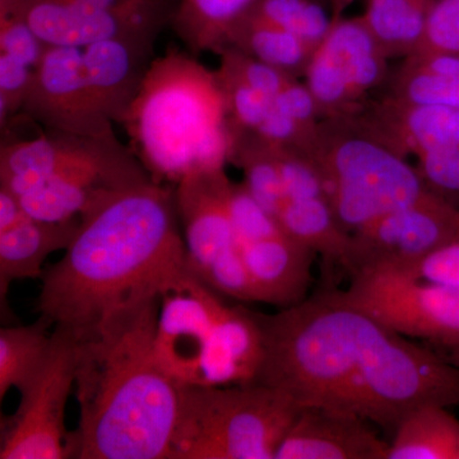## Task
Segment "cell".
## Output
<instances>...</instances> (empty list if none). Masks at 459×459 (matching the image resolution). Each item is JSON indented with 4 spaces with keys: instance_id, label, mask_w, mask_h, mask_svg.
Segmentation results:
<instances>
[{
    "instance_id": "cell-25",
    "label": "cell",
    "mask_w": 459,
    "mask_h": 459,
    "mask_svg": "<svg viewBox=\"0 0 459 459\" xmlns=\"http://www.w3.org/2000/svg\"><path fill=\"white\" fill-rule=\"evenodd\" d=\"M226 47L234 48L295 78H304L316 48L270 23L247 16L230 33Z\"/></svg>"
},
{
    "instance_id": "cell-4",
    "label": "cell",
    "mask_w": 459,
    "mask_h": 459,
    "mask_svg": "<svg viewBox=\"0 0 459 459\" xmlns=\"http://www.w3.org/2000/svg\"><path fill=\"white\" fill-rule=\"evenodd\" d=\"M120 126L159 183L177 186L229 164L232 133L221 84L195 54L169 49L156 56Z\"/></svg>"
},
{
    "instance_id": "cell-23",
    "label": "cell",
    "mask_w": 459,
    "mask_h": 459,
    "mask_svg": "<svg viewBox=\"0 0 459 459\" xmlns=\"http://www.w3.org/2000/svg\"><path fill=\"white\" fill-rule=\"evenodd\" d=\"M449 407L411 411L394 428L386 459H459V419Z\"/></svg>"
},
{
    "instance_id": "cell-9",
    "label": "cell",
    "mask_w": 459,
    "mask_h": 459,
    "mask_svg": "<svg viewBox=\"0 0 459 459\" xmlns=\"http://www.w3.org/2000/svg\"><path fill=\"white\" fill-rule=\"evenodd\" d=\"M74 377L75 337L56 327L47 358L18 391L21 401L16 412L2 419L0 458H71L65 410Z\"/></svg>"
},
{
    "instance_id": "cell-6",
    "label": "cell",
    "mask_w": 459,
    "mask_h": 459,
    "mask_svg": "<svg viewBox=\"0 0 459 459\" xmlns=\"http://www.w3.org/2000/svg\"><path fill=\"white\" fill-rule=\"evenodd\" d=\"M300 409L259 383L180 386L171 459H276Z\"/></svg>"
},
{
    "instance_id": "cell-14",
    "label": "cell",
    "mask_w": 459,
    "mask_h": 459,
    "mask_svg": "<svg viewBox=\"0 0 459 459\" xmlns=\"http://www.w3.org/2000/svg\"><path fill=\"white\" fill-rule=\"evenodd\" d=\"M12 12L22 16L49 47L78 49L128 33L161 30L169 16L162 0H135L117 8L16 0Z\"/></svg>"
},
{
    "instance_id": "cell-26",
    "label": "cell",
    "mask_w": 459,
    "mask_h": 459,
    "mask_svg": "<svg viewBox=\"0 0 459 459\" xmlns=\"http://www.w3.org/2000/svg\"><path fill=\"white\" fill-rule=\"evenodd\" d=\"M54 325L40 316L33 325L0 329V398L18 391L39 370L51 346Z\"/></svg>"
},
{
    "instance_id": "cell-28",
    "label": "cell",
    "mask_w": 459,
    "mask_h": 459,
    "mask_svg": "<svg viewBox=\"0 0 459 459\" xmlns=\"http://www.w3.org/2000/svg\"><path fill=\"white\" fill-rule=\"evenodd\" d=\"M429 189L459 210V126L442 146L416 157Z\"/></svg>"
},
{
    "instance_id": "cell-10",
    "label": "cell",
    "mask_w": 459,
    "mask_h": 459,
    "mask_svg": "<svg viewBox=\"0 0 459 459\" xmlns=\"http://www.w3.org/2000/svg\"><path fill=\"white\" fill-rule=\"evenodd\" d=\"M391 62L361 16L336 18L304 74L320 117L360 110L385 86Z\"/></svg>"
},
{
    "instance_id": "cell-5",
    "label": "cell",
    "mask_w": 459,
    "mask_h": 459,
    "mask_svg": "<svg viewBox=\"0 0 459 459\" xmlns=\"http://www.w3.org/2000/svg\"><path fill=\"white\" fill-rule=\"evenodd\" d=\"M310 155L322 172L332 208L350 234L435 195L416 166L356 114L320 120Z\"/></svg>"
},
{
    "instance_id": "cell-32",
    "label": "cell",
    "mask_w": 459,
    "mask_h": 459,
    "mask_svg": "<svg viewBox=\"0 0 459 459\" xmlns=\"http://www.w3.org/2000/svg\"><path fill=\"white\" fill-rule=\"evenodd\" d=\"M410 276L459 287V240L420 263Z\"/></svg>"
},
{
    "instance_id": "cell-2",
    "label": "cell",
    "mask_w": 459,
    "mask_h": 459,
    "mask_svg": "<svg viewBox=\"0 0 459 459\" xmlns=\"http://www.w3.org/2000/svg\"><path fill=\"white\" fill-rule=\"evenodd\" d=\"M65 255L45 268L39 312L74 337L188 268L174 186L151 179L83 214Z\"/></svg>"
},
{
    "instance_id": "cell-16",
    "label": "cell",
    "mask_w": 459,
    "mask_h": 459,
    "mask_svg": "<svg viewBox=\"0 0 459 459\" xmlns=\"http://www.w3.org/2000/svg\"><path fill=\"white\" fill-rule=\"evenodd\" d=\"M388 446L360 416L304 406L281 442L276 459H386Z\"/></svg>"
},
{
    "instance_id": "cell-24",
    "label": "cell",
    "mask_w": 459,
    "mask_h": 459,
    "mask_svg": "<svg viewBox=\"0 0 459 459\" xmlns=\"http://www.w3.org/2000/svg\"><path fill=\"white\" fill-rule=\"evenodd\" d=\"M365 25L385 56L401 60L419 49L435 0H365Z\"/></svg>"
},
{
    "instance_id": "cell-21",
    "label": "cell",
    "mask_w": 459,
    "mask_h": 459,
    "mask_svg": "<svg viewBox=\"0 0 459 459\" xmlns=\"http://www.w3.org/2000/svg\"><path fill=\"white\" fill-rule=\"evenodd\" d=\"M281 228L325 262L344 268L351 234L337 219L327 197L291 199L277 216Z\"/></svg>"
},
{
    "instance_id": "cell-11",
    "label": "cell",
    "mask_w": 459,
    "mask_h": 459,
    "mask_svg": "<svg viewBox=\"0 0 459 459\" xmlns=\"http://www.w3.org/2000/svg\"><path fill=\"white\" fill-rule=\"evenodd\" d=\"M459 240V210L439 195L383 216L351 234L343 270L410 274L442 247Z\"/></svg>"
},
{
    "instance_id": "cell-31",
    "label": "cell",
    "mask_w": 459,
    "mask_h": 459,
    "mask_svg": "<svg viewBox=\"0 0 459 459\" xmlns=\"http://www.w3.org/2000/svg\"><path fill=\"white\" fill-rule=\"evenodd\" d=\"M418 50L459 56V0H435L427 31Z\"/></svg>"
},
{
    "instance_id": "cell-8",
    "label": "cell",
    "mask_w": 459,
    "mask_h": 459,
    "mask_svg": "<svg viewBox=\"0 0 459 459\" xmlns=\"http://www.w3.org/2000/svg\"><path fill=\"white\" fill-rule=\"evenodd\" d=\"M402 336L440 349L459 347V287L391 271L351 277L343 291H333Z\"/></svg>"
},
{
    "instance_id": "cell-19",
    "label": "cell",
    "mask_w": 459,
    "mask_h": 459,
    "mask_svg": "<svg viewBox=\"0 0 459 459\" xmlns=\"http://www.w3.org/2000/svg\"><path fill=\"white\" fill-rule=\"evenodd\" d=\"M377 96L418 107L459 110V56L443 51H413L391 69Z\"/></svg>"
},
{
    "instance_id": "cell-35",
    "label": "cell",
    "mask_w": 459,
    "mask_h": 459,
    "mask_svg": "<svg viewBox=\"0 0 459 459\" xmlns=\"http://www.w3.org/2000/svg\"><path fill=\"white\" fill-rule=\"evenodd\" d=\"M444 356L448 359L449 361H452L453 364L458 365L459 367V347H453V349H446L443 350Z\"/></svg>"
},
{
    "instance_id": "cell-34",
    "label": "cell",
    "mask_w": 459,
    "mask_h": 459,
    "mask_svg": "<svg viewBox=\"0 0 459 459\" xmlns=\"http://www.w3.org/2000/svg\"><path fill=\"white\" fill-rule=\"evenodd\" d=\"M322 2L327 5L334 18H340L343 17L344 12L352 7L358 0H322Z\"/></svg>"
},
{
    "instance_id": "cell-36",
    "label": "cell",
    "mask_w": 459,
    "mask_h": 459,
    "mask_svg": "<svg viewBox=\"0 0 459 459\" xmlns=\"http://www.w3.org/2000/svg\"><path fill=\"white\" fill-rule=\"evenodd\" d=\"M14 2L16 0H0V14L8 13L13 8Z\"/></svg>"
},
{
    "instance_id": "cell-12",
    "label": "cell",
    "mask_w": 459,
    "mask_h": 459,
    "mask_svg": "<svg viewBox=\"0 0 459 459\" xmlns=\"http://www.w3.org/2000/svg\"><path fill=\"white\" fill-rule=\"evenodd\" d=\"M219 295L189 265L162 289L155 353L179 386L201 385L202 362L226 307Z\"/></svg>"
},
{
    "instance_id": "cell-3",
    "label": "cell",
    "mask_w": 459,
    "mask_h": 459,
    "mask_svg": "<svg viewBox=\"0 0 459 459\" xmlns=\"http://www.w3.org/2000/svg\"><path fill=\"white\" fill-rule=\"evenodd\" d=\"M160 296L75 337L80 421L69 435L71 458L171 459L180 386L156 358Z\"/></svg>"
},
{
    "instance_id": "cell-30",
    "label": "cell",
    "mask_w": 459,
    "mask_h": 459,
    "mask_svg": "<svg viewBox=\"0 0 459 459\" xmlns=\"http://www.w3.org/2000/svg\"><path fill=\"white\" fill-rule=\"evenodd\" d=\"M33 68L0 53V124L5 128L9 120L22 113L31 84Z\"/></svg>"
},
{
    "instance_id": "cell-33",
    "label": "cell",
    "mask_w": 459,
    "mask_h": 459,
    "mask_svg": "<svg viewBox=\"0 0 459 459\" xmlns=\"http://www.w3.org/2000/svg\"><path fill=\"white\" fill-rule=\"evenodd\" d=\"M57 3H66V4L87 5V7L96 8H117L135 0H53Z\"/></svg>"
},
{
    "instance_id": "cell-7",
    "label": "cell",
    "mask_w": 459,
    "mask_h": 459,
    "mask_svg": "<svg viewBox=\"0 0 459 459\" xmlns=\"http://www.w3.org/2000/svg\"><path fill=\"white\" fill-rule=\"evenodd\" d=\"M225 169L198 172L174 186L190 270L220 295L256 303L226 204Z\"/></svg>"
},
{
    "instance_id": "cell-15",
    "label": "cell",
    "mask_w": 459,
    "mask_h": 459,
    "mask_svg": "<svg viewBox=\"0 0 459 459\" xmlns=\"http://www.w3.org/2000/svg\"><path fill=\"white\" fill-rule=\"evenodd\" d=\"M161 30L133 32L82 49L83 72L100 113L122 124L155 59Z\"/></svg>"
},
{
    "instance_id": "cell-1",
    "label": "cell",
    "mask_w": 459,
    "mask_h": 459,
    "mask_svg": "<svg viewBox=\"0 0 459 459\" xmlns=\"http://www.w3.org/2000/svg\"><path fill=\"white\" fill-rule=\"evenodd\" d=\"M263 360L255 383L304 406L397 427L428 404H459V367L344 303L333 291L255 313Z\"/></svg>"
},
{
    "instance_id": "cell-18",
    "label": "cell",
    "mask_w": 459,
    "mask_h": 459,
    "mask_svg": "<svg viewBox=\"0 0 459 459\" xmlns=\"http://www.w3.org/2000/svg\"><path fill=\"white\" fill-rule=\"evenodd\" d=\"M262 360L263 334L255 312L226 304L202 362L199 385L255 383Z\"/></svg>"
},
{
    "instance_id": "cell-20",
    "label": "cell",
    "mask_w": 459,
    "mask_h": 459,
    "mask_svg": "<svg viewBox=\"0 0 459 459\" xmlns=\"http://www.w3.org/2000/svg\"><path fill=\"white\" fill-rule=\"evenodd\" d=\"M80 219L53 222L27 213L16 225L0 230V291L2 298L14 281L40 279L45 261L71 246Z\"/></svg>"
},
{
    "instance_id": "cell-22",
    "label": "cell",
    "mask_w": 459,
    "mask_h": 459,
    "mask_svg": "<svg viewBox=\"0 0 459 459\" xmlns=\"http://www.w3.org/2000/svg\"><path fill=\"white\" fill-rule=\"evenodd\" d=\"M258 0H178L171 23L186 49L195 56L219 54L230 33L249 14Z\"/></svg>"
},
{
    "instance_id": "cell-29",
    "label": "cell",
    "mask_w": 459,
    "mask_h": 459,
    "mask_svg": "<svg viewBox=\"0 0 459 459\" xmlns=\"http://www.w3.org/2000/svg\"><path fill=\"white\" fill-rule=\"evenodd\" d=\"M48 47L16 12L0 16V53L35 69Z\"/></svg>"
},
{
    "instance_id": "cell-27",
    "label": "cell",
    "mask_w": 459,
    "mask_h": 459,
    "mask_svg": "<svg viewBox=\"0 0 459 459\" xmlns=\"http://www.w3.org/2000/svg\"><path fill=\"white\" fill-rule=\"evenodd\" d=\"M247 16L294 33L316 49L336 20L322 0H258Z\"/></svg>"
},
{
    "instance_id": "cell-13",
    "label": "cell",
    "mask_w": 459,
    "mask_h": 459,
    "mask_svg": "<svg viewBox=\"0 0 459 459\" xmlns=\"http://www.w3.org/2000/svg\"><path fill=\"white\" fill-rule=\"evenodd\" d=\"M21 114L45 131L92 138L117 135L114 124L100 113L91 96L78 48H47L33 69Z\"/></svg>"
},
{
    "instance_id": "cell-17",
    "label": "cell",
    "mask_w": 459,
    "mask_h": 459,
    "mask_svg": "<svg viewBox=\"0 0 459 459\" xmlns=\"http://www.w3.org/2000/svg\"><path fill=\"white\" fill-rule=\"evenodd\" d=\"M256 303L287 307L301 303L312 281L316 255L281 228L238 243Z\"/></svg>"
}]
</instances>
